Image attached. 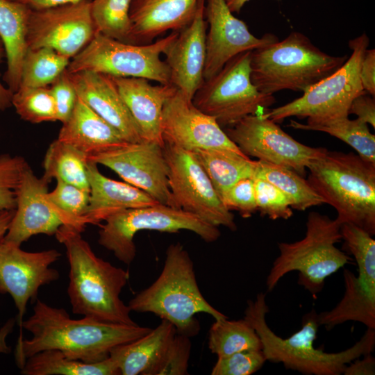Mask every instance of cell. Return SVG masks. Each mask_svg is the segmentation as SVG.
<instances>
[{"label": "cell", "instance_id": "1", "mask_svg": "<svg viewBox=\"0 0 375 375\" xmlns=\"http://www.w3.org/2000/svg\"><path fill=\"white\" fill-rule=\"evenodd\" d=\"M32 337L19 335L15 351L21 369L26 359L47 349H58L67 358L87 363L102 361L115 347L149 333V327L107 323L83 317L71 318L65 309L35 300L33 314L22 324Z\"/></svg>", "mask_w": 375, "mask_h": 375}, {"label": "cell", "instance_id": "2", "mask_svg": "<svg viewBox=\"0 0 375 375\" xmlns=\"http://www.w3.org/2000/svg\"><path fill=\"white\" fill-rule=\"evenodd\" d=\"M81 233L73 226H62L55 234L66 249L69 265L67 294L72 312L102 322L137 325L128 306L120 298L128 272L98 257Z\"/></svg>", "mask_w": 375, "mask_h": 375}, {"label": "cell", "instance_id": "3", "mask_svg": "<svg viewBox=\"0 0 375 375\" xmlns=\"http://www.w3.org/2000/svg\"><path fill=\"white\" fill-rule=\"evenodd\" d=\"M269 311L266 294L260 292L254 300L247 301L244 319L259 335L267 361L281 363L288 369L305 375H341L349 363L374 349L375 329L368 328L358 341L345 350L329 353L316 349L314 342L319 325L315 310L303 317L301 329L283 338L269 326L266 320Z\"/></svg>", "mask_w": 375, "mask_h": 375}, {"label": "cell", "instance_id": "4", "mask_svg": "<svg viewBox=\"0 0 375 375\" xmlns=\"http://www.w3.org/2000/svg\"><path fill=\"white\" fill-rule=\"evenodd\" d=\"M131 311L151 312L171 322L176 333L188 337L199 333L194 317L204 312L215 320L228 318L204 298L197 282L194 263L184 246L170 244L160 274L148 288L138 293L128 304Z\"/></svg>", "mask_w": 375, "mask_h": 375}, {"label": "cell", "instance_id": "5", "mask_svg": "<svg viewBox=\"0 0 375 375\" xmlns=\"http://www.w3.org/2000/svg\"><path fill=\"white\" fill-rule=\"evenodd\" d=\"M307 181L337 212L335 219L375 235V165L352 152L328 151L308 166Z\"/></svg>", "mask_w": 375, "mask_h": 375}, {"label": "cell", "instance_id": "6", "mask_svg": "<svg viewBox=\"0 0 375 375\" xmlns=\"http://www.w3.org/2000/svg\"><path fill=\"white\" fill-rule=\"evenodd\" d=\"M347 58L326 53L307 36L294 31L281 41L251 51V79L264 94L273 95L283 90L305 92Z\"/></svg>", "mask_w": 375, "mask_h": 375}, {"label": "cell", "instance_id": "7", "mask_svg": "<svg viewBox=\"0 0 375 375\" xmlns=\"http://www.w3.org/2000/svg\"><path fill=\"white\" fill-rule=\"evenodd\" d=\"M340 226L335 219L310 212L302 239L278 243L279 255L267 276V291H272L287 274L297 271V283L316 299L326 278L353 261L352 257L336 247L342 240Z\"/></svg>", "mask_w": 375, "mask_h": 375}, {"label": "cell", "instance_id": "8", "mask_svg": "<svg viewBox=\"0 0 375 375\" xmlns=\"http://www.w3.org/2000/svg\"><path fill=\"white\" fill-rule=\"evenodd\" d=\"M369 43L365 33L351 40L349 46L352 53L339 69L310 87L301 97L269 109L263 113L265 117L276 123H281L290 117L307 118V124L349 117L353 100L365 92L360 78V69Z\"/></svg>", "mask_w": 375, "mask_h": 375}, {"label": "cell", "instance_id": "9", "mask_svg": "<svg viewBox=\"0 0 375 375\" xmlns=\"http://www.w3.org/2000/svg\"><path fill=\"white\" fill-rule=\"evenodd\" d=\"M178 33L172 31L156 42L135 44L97 33L70 60L67 70L69 73L92 71L111 76L142 78L160 84H171L168 65L160 59V55Z\"/></svg>", "mask_w": 375, "mask_h": 375}, {"label": "cell", "instance_id": "10", "mask_svg": "<svg viewBox=\"0 0 375 375\" xmlns=\"http://www.w3.org/2000/svg\"><path fill=\"white\" fill-rule=\"evenodd\" d=\"M104 221L99 231L98 242L126 265H130L136 256L133 239L140 231L175 233L187 230L206 242H213L221 235L219 227L182 209L160 203L126 209Z\"/></svg>", "mask_w": 375, "mask_h": 375}, {"label": "cell", "instance_id": "11", "mask_svg": "<svg viewBox=\"0 0 375 375\" xmlns=\"http://www.w3.org/2000/svg\"><path fill=\"white\" fill-rule=\"evenodd\" d=\"M251 57L249 51L230 60L215 75L204 80L192 99L222 128L231 126L248 115L265 113L275 103L274 95L260 92L252 83Z\"/></svg>", "mask_w": 375, "mask_h": 375}, {"label": "cell", "instance_id": "12", "mask_svg": "<svg viewBox=\"0 0 375 375\" xmlns=\"http://www.w3.org/2000/svg\"><path fill=\"white\" fill-rule=\"evenodd\" d=\"M168 183L179 208L216 226L237 230L234 215L223 204L206 172L189 151L165 144Z\"/></svg>", "mask_w": 375, "mask_h": 375}, {"label": "cell", "instance_id": "13", "mask_svg": "<svg viewBox=\"0 0 375 375\" xmlns=\"http://www.w3.org/2000/svg\"><path fill=\"white\" fill-rule=\"evenodd\" d=\"M224 131L246 156L292 169L303 177L310 162L328 150L297 141L263 113L248 115Z\"/></svg>", "mask_w": 375, "mask_h": 375}, {"label": "cell", "instance_id": "14", "mask_svg": "<svg viewBox=\"0 0 375 375\" xmlns=\"http://www.w3.org/2000/svg\"><path fill=\"white\" fill-rule=\"evenodd\" d=\"M92 0H81L31 10L27 31L28 49L51 48L71 59L94 37Z\"/></svg>", "mask_w": 375, "mask_h": 375}, {"label": "cell", "instance_id": "15", "mask_svg": "<svg viewBox=\"0 0 375 375\" xmlns=\"http://www.w3.org/2000/svg\"><path fill=\"white\" fill-rule=\"evenodd\" d=\"M49 183L38 178L29 166L17 191V206L3 242L19 246L38 234L55 235L62 226L81 232L88 223L58 208L48 197Z\"/></svg>", "mask_w": 375, "mask_h": 375}, {"label": "cell", "instance_id": "16", "mask_svg": "<svg viewBox=\"0 0 375 375\" xmlns=\"http://www.w3.org/2000/svg\"><path fill=\"white\" fill-rule=\"evenodd\" d=\"M88 160L110 168L158 203L181 209L169 186L168 166L160 144L147 141L126 143Z\"/></svg>", "mask_w": 375, "mask_h": 375}, {"label": "cell", "instance_id": "17", "mask_svg": "<svg viewBox=\"0 0 375 375\" xmlns=\"http://www.w3.org/2000/svg\"><path fill=\"white\" fill-rule=\"evenodd\" d=\"M60 256L54 249L29 252L19 245L0 242V294H9L12 298L21 328L28 302L37 299L42 286L59 278L58 271L51 265Z\"/></svg>", "mask_w": 375, "mask_h": 375}, {"label": "cell", "instance_id": "18", "mask_svg": "<svg viewBox=\"0 0 375 375\" xmlns=\"http://www.w3.org/2000/svg\"><path fill=\"white\" fill-rule=\"evenodd\" d=\"M161 128L164 144L189 151L219 149L243 153L214 117L199 110L178 90L164 105Z\"/></svg>", "mask_w": 375, "mask_h": 375}, {"label": "cell", "instance_id": "19", "mask_svg": "<svg viewBox=\"0 0 375 375\" xmlns=\"http://www.w3.org/2000/svg\"><path fill=\"white\" fill-rule=\"evenodd\" d=\"M204 14L209 26L206 38L204 80L215 75L240 53L278 40L271 33L262 38L251 34L247 24L233 15L224 0H207Z\"/></svg>", "mask_w": 375, "mask_h": 375}, {"label": "cell", "instance_id": "20", "mask_svg": "<svg viewBox=\"0 0 375 375\" xmlns=\"http://www.w3.org/2000/svg\"><path fill=\"white\" fill-rule=\"evenodd\" d=\"M205 6V0L199 1L192 21L178 31L164 53L169 69L170 83L191 100L204 81L208 28Z\"/></svg>", "mask_w": 375, "mask_h": 375}, {"label": "cell", "instance_id": "21", "mask_svg": "<svg viewBox=\"0 0 375 375\" xmlns=\"http://www.w3.org/2000/svg\"><path fill=\"white\" fill-rule=\"evenodd\" d=\"M358 274L344 269V292L332 309L317 314L320 326L331 330L347 322L375 329V257L357 258Z\"/></svg>", "mask_w": 375, "mask_h": 375}, {"label": "cell", "instance_id": "22", "mask_svg": "<svg viewBox=\"0 0 375 375\" xmlns=\"http://www.w3.org/2000/svg\"><path fill=\"white\" fill-rule=\"evenodd\" d=\"M69 76L78 97L117 131L126 142L143 141L140 129L110 76L92 71L69 73Z\"/></svg>", "mask_w": 375, "mask_h": 375}, {"label": "cell", "instance_id": "23", "mask_svg": "<svg viewBox=\"0 0 375 375\" xmlns=\"http://www.w3.org/2000/svg\"><path fill=\"white\" fill-rule=\"evenodd\" d=\"M111 77L140 129L142 140L163 147L162 110L177 88L172 84L153 85L142 78Z\"/></svg>", "mask_w": 375, "mask_h": 375}, {"label": "cell", "instance_id": "24", "mask_svg": "<svg viewBox=\"0 0 375 375\" xmlns=\"http://www.w3.org/2000/svg\"><path fill=\"white\" fill-rule=\"evenodd\" d=\"M199 0H133V44L152 42L167 31H180L193 19Z\"/></svg>", "mask_w": 375, "mask_h": 375}, {"label": "cell", "instance_id": "25", "mask_svg": "<svg viewBox=\"0 0 375 375\" xmlns=\"http://www.w3.org/2000/svg\"><path fill=\"white\" fill-rule=\"evenodd\" d=\"M57 140L72 147L87 159L128 143L78 97L70 117L62 123Z\"/></svg>", "mask_w": 375, "mask_h": 375}, {"label": "cell", "instance_id": "26", "mask_svg": "<svg viewBox=\"0 0 375 375\" xmlns=\"http://www.w3.org/2000/svg\"><path fill=\"white\" fill-rule=\"evenodd\" d=\"M90 201L85 217L89 224L104 221L119 211L158 203L143 190L102 174L97 164L88 160Z\"/></svg>", "mask_w": 375, "mask_h": 375}, {"label": "cell", "instance_id": "27", "mask_svg": "<svg viewBox=\"0 0 375 375\" xmlns=\"http://www.w3.org/2000/svg\"><path fill=\"white\" fill-rule=\"evenodd\" d=\"M176 333L174 326L162 319L158 326L141 338L114 347L109 357L121 375H151Z\"/></svg>", "mask_w": 375, "mask_h": 375}, {"label": "cell", "instance_id": "28", "mask_svg": "<svg viewBox=\"0 0 375 375\" xmlns=\"http://www.w3.org/2000/svg\"><path fill=\"white\" fill-rule=\"evenodd\" d=\"M31 10L20 3L0 0V38L7 59L3 78L12 92L20 85L22 64L28 50L26 37Z\"/></svg>", "mask_w": 375, "mask_h": 375}, {"label": "cell", "instance_id": "29", "mask_svg": "<svg viewBox=\"0 0 375 375\" xmlns=\"http://www.w3.org/2000/svg\"><path fill=\"white\" fill-rule=\"evenodd\" d=\"M201 164L219 197L238 181L253 178L258 160L229 150L197 149L191 151Z\"/></svg>", "mask_w": 375, "mask_h": 375}, {"label": "cell", "instance_id": "30", "mask_svg": "<svg viewBox=\"0 0 375 375\" xmlns=\"http://www.w3.org/2000/svg\"><path fill=\"white\" fill-rule=\"evenodd\" d=\"M23 375H119L114 361L108 358L87 363L67 358L58 349L40 351L25 361L20 369Z\"/></svg>", "mask_w": 375, "mask_h": 375}, {"label": "cell", "instance_id": "31", "mask_svg": "<svg viewBox=\"0 0 375 375\" xmlns=\"http://www.w3.org/2000/svg\"><path fill=\"white\" fill-rule=\"evenodd\" d=\"M87 163L83 154L56 139L46 151L42 177L49 183L55 178L90 192Z\"/></svg>", "mask_w": 375, "mask_h": 375}, {"label": "cell", "instance_id": "32", "mask_svg": "<svg viewBox=\"0 0 375 375\" xmlns=\"http://www.w3.org/2000/svg\"><path fill=\"white\" fill-rule=\"evenodd\" d=\"M255 177L277 187L288 197L291 208L297 210L326 203L308 181L292 169L258 160Z\"/></svg>", "mask_w": 375, "mask_h": 375}, {"label": "cell", "instance_id": "33", "mask_svg": "<svg viewBox=\"0 0 375 375\" xmlns=\"http://www.w3.org/2000/svg\"><path fill=\"white\" fill-rule=\"evenodd\" d=\"M288 126L295 129L326 133L351 146L364 160L375 165V135L370 132L367 124L357 118L350 119L344 117L314 124L291 120Z\"/></svg>", "mask_w": 375, "mask_h": 375}, {"label": "cell", "instance_id": "34", "mask_svg": "<svg viewBox=\"0 0 375 375\" xmlns=\"http://www.w3.org/2000/svg\"><path fill=\"white\" fill-rule=\"evenodd\" d=\"M208 348L217 357L244 350H260L259 335L245 319H215L209 329Z\"/></svg>", "mask_w": 375, "mask_h": 375}, {"label": "cell", "instance_id": "35", "mask_svg": "<svg viewBox=\"0 0 375 375\" xmlns=\"http://www.w3.org/2000/svg\"><path fill=\"white\" fill-rule=\"evenodd\" d=\"M69 62V58L51 48L28 49L19 87H47L67 69Z\"/></svg>", "mask_w": 375, "mask_h": 375}, {"label": "cell", "instance_id": "36", "mask_svg": "<svg viewBox=\"0 0 375 375\" xmlns=\"http://www.w3.org/2000/svg\"><path fill=\"white\" fill-rule=\"evenodd\" d=\"M133 0H93L91 16L97 33L133 44L130 8Z\"/></svg>", "mask_w": 375, "mask_h": 375}, {"label": "cell", "instance_id": "37", "mask_svg": "<svg viewBox=\"0 0 375 375\" xmlns=\"http://www.w3.org/2000/svg\"><path fill=\"white\" fill-rule=\"evenodd\" d=\"M12 106L20 118L33 124L57 121L50 88L20 86L13 92Z\"/></svg>", "mask_w": 375, "mask_h": 375}, {"label": "cell", "instance_id": "38", "mask_svg": "<svg viewBox=\"0 0 375 375\" xmlns=\"http://www.w3.org/2000/svg\"><path fill=\"white\" fill-rule=\"evenodd\" d=\"M28 167L22 156L0 155V213L15 210L17 188Z\"/></svg>", "mask_w": 375, "mask_h": 375}, {"label": "cell", "instance_id": "39", "mask_svg": "<svg viewBox=\"0 0 375 375\" xmlns=\"http://www.w3.org/2000/svg\"><path fill=\"white\" fill-rule=\"evenodd\" d=\"M257 210L261 216L272 220L288 219L293 212L288 197L274 185L260 178H253Z\"/></svg>", "mask_w": 375, "mask_h": 375}, {"label": "cell", "instance_id": "40", "mask_svg": "<svg viewBox=\"0 0 375 375\" xmlns=\"http://www.w3.org/2000/svg\"><path fill=\"white\" fill-rule=\"evenodd\" d=\"M267 361L260 350H244L217 357L212 375H251L260 369Z\"/></svg>", "mask_w": 375, "mask_h": 375}, {"label": "cell", "instance_id": "41", "mask_svg": "<svg viewBox=\"0 0 375 375\" xmlns=\"http://www.w3.org/2000/svg\"><path fill=\"white\" fill-rule=\"evenodd\" d=\"M191 347L190 337L176 333L151 375L188 374Z\"/></svg>", "mask_w": 375, "mask_h": 375}, {"label": "cell", "instance_id": "42", "mask_svg": "<svg viewBox=\"0 0 375 375\" xmlns=\"http://www.w3.org/2000/svg\"><path fill=\"white\" fill-rule=\"evenodd\" d=\"M54 190L49 192V199L62 211L67 214L88 221L85 217L90 201V192L62 181H56Z\"/></svg>", "mask_w": 375, "mask_h": 375}, {"label": "cell", "instance_id": "43", "mask_svg": "<svg viewBox=\"0 0 375 375\" xmlns=\"http://www.w3.org/2000/svg\"><path fill=\"white\" fill-rule=\"evenodd\" d=\"M221 201L229 211L236 210L243 218L251 217L258 211L253 178L238 181L223 194Z\"/></svg>", "mask_w": 375, "mask_h": 375}, {"label": "cell", "instance_id": "44", "mask_svg": "<svg viewBox=\"0 0 375 375\" xmlns=\"http://www.w3.org/2000/svg\"><path fill=\"white\" fill-rule=\"evenodd\" d=\"M56 106L57 121L65 123L70 117L78 95L65 69L50 87Z\"/></svg>", "mask_w": 375, "mask_h": 375}, {"label": "cell", "instance_id": "45", "mask_svg": "<svg viewBox=\"0 0 375 375\" xmlns=\"http://www.w3.org/2000/svg\"><path fill=\"white\" fill-rule=\"evenodd\" d=\"M354 114L357 119L375 127V100L374 97L364 92L356 97L352 101L349 115Z\"/></svg>", "mask_w": 375, "mask_h": 375}, {"label": "cell", "instance_id": "46", "mask_svg": "<svg viewBox=\"0 0 375 375\" xmlns=\"http://www.w3.org/2000/svg\"><path fill=\"white\" fill-rule=\"evenodd\" d=\"M360 78L365 92L372 97L375 95V50L367 49L362 58Z\"/></svg>", "mask_w": 375, "mask_h": 375}, {"label": "cell", "instance_id": "47", "mask_svg": "<svg viewBox=\"0 0 375 375\" xmlns=\"http://www.w3.org/2000/svg\"><path fill=\"white\" fill-rule=\"evenodd\" d=\"M349 363L342 374L344 375H374L375 358L372 353L363 355Z\"/></svg>", "mask_w": 375, "mask_h": 375}, {"label": "cell", "instance_id": "48", "mask_svg": "<svg viewBox=\"0 0 375 375\" xmlns=\"http://www.w3.org/2000/svg\"><path fill=\"white\" fill-rule=\"evenodd\" d=\"M28 6L31 10H42L51 7L73 3L81 0H11Z\"/></svg>", "mask_w": 375, "mask_h": 375}, {"label": "cell", "instance_id": "49", "mask_svg": "<svg viewBox=\"0 0 375 375\" xmlns=\"http://www.w3.org/2000/svg\"><path fill=\"white\" fill-rule=\"evenodd\" d=\"M6 57V51L3 43L0 38V62ZM13 92L4 87L0 81V112L4 111L12 106V97Z\"/></svg>", "mask_w": 375, "mask_h": 375}, {"label": "cell", "instance_id": "50", "mask_svg": "<svg viewBox=\"0 0 375 375\" xmlns=\"http://www.w3.org/2000/svg\"><path fill=\"white\" fill-rule=\"evenodd\" d=\"M15 322V318H10L0 328V353L10 352V347L6 342V338L12 332Z\"/></svg>", "mask_w": 375, "mask_h": 375}, {"label": "cell", "instance_id": "51", "mask_svg": "<svg viewBox=\"0 0 375 375\" xmlns=\"http://www.w3.org/2000/svg\"><path fill=\"white\" fill-rule=\"evenodd\" d=\"M14 211L8 210L0 213V242L3 240L8 229Z\"/></svg>", "mask_w": 375, "mask_h": 375}, {"label": "cell", "instance_id": "52", "mask_svg": "<svg viewBox=\"0 0 375 375\" xmlns=\"http://www.w3.org/2000/svg\"><path fill=\"white\" fill-rule=\"evenodd\" d=\"M229 8L233 12H240L243 6L249 0H224Z\"/></svg>", "mask_w": 375, "mask_h": 375}]
</instances>
